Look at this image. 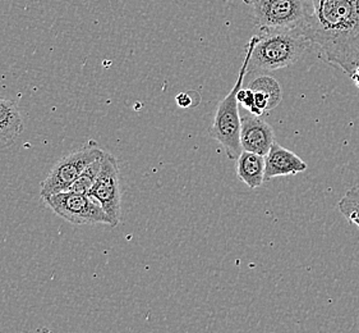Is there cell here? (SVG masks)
I'll return each mask as SVG.
<instances>
[{"instance_id": "cell-1", "label": "cell", "mask_w": 359, "mask_h": 333, "mask_svg": "<svg viewBox=\"0 0 359 333\" xmlns=\"http://www.w3.org/2000/svg\"><path fill=\"white\" fill-rule=\"evenodd\" d=\"M304 35L327 63L352 77L359 67V0H309Z\"/></svg>"}, {"instance_id": "cell-2", "label": "cell", "mask_w": 359, "mask_h": 333, "mask_svg": "<svg viewBox=\"0 0 359 333\" xmlns=\"http://www.w3.org/2000/svg\"><path fill=\"white\" fill-rule=\"evenodd\" d=\"M313 48L302 31L259 32L252 49L247 74L273 72L294 65Z\"/></svg>"}, {"instance_id": "cell-3", "label": "cell", "mask_w": 359, "mask_h": 333, "mask_svg": "<svg viewBox=\"0 0 359 333\" xmlns=\"http://www.w3.org/2000/svg\"><path fill=\"white\" fill-rule=\"evenodd\" d=\"M256 40H257V35L252 37L250 43L247 44L245 60L241 67L237 82L230 90L229 94L219 103L216 108L212 127L208 132L210 138H215L216 141H219L223 145L226 155L231 160H237L243 152L242 144H241L242 118L239 116V110H238V104H239L238 93L243 87V81L248 70V62H250L252 49L256 44Z\"/></svg>"}, {"instance_id": "cell-4", "label": "cell", "mask_w": 359, "mask_h": 333, "mask_svg": "<svg viewBox=\"0 0 359 333\" xmlns=\"http://www.w3.org/2000/svg\"><path fill=\"white\" fill-rule=\"evenodd\" d=\"M251 15L259 32L302 31L311 15L309 0H255Z\"/></svg>"}, {"instance_id": "cell-5", "label": "cell", "mask_w": 359, "mask_h": 333, "mask_svg": "<svg viewBox=\"0 0 359 333\" xmlns=\"http://www.w3.org/2000/svg\"><path fill=\"white\" fill-rule=\"evenodd\" d=\"M43 202L57 213L59 217L71 222L73 225L113 226L114 222L102 209L100 204L87 194H79L72 191H63L55 195L43 197Z\"/></svg>"}, {"instance_id": "cell-6", "label": "cell", "mask_w": 359, "mask_h": 333, "mask_svg": "<svg viewBox=\"0 0 359 333\" xmlns=\"http://www.w3.org/2000/svg\"><path fill=\"white\" fill-rule=\"evenodd\" d=\"M104 152L96 146H90L67 155L51 168L48 177L41 183V197L55 195L67 191L79 178L81 174L95 160L99 159Z\"/></svg>"}, {"instance_id": "cell-7", "label": "cell", "mask_w": 359, "mask_h": 333, "mask_svg": "<svg viewBox=\"0 0 359 333\" xmlns=\"http://www.w3.org/2000/svg\"><path fill=\"white\" fill-rule=\"evenodd\" d=\"M88 195L100 204L102 209L107 211V214L114 222V227L119 225L122 192L119 183V168L111 154H104L100 176Z\"/></svg>"}, {"instance_id": "cell-8", "label": "cell", "mask_w": 359, "mask_h": 333, "mask_svg": "<svg viewBox=\"0 0 359 333\" xmlns=\"http://www.w3.org/2000/svg\"><path fill=\"white\" fill-rule=\"evenodd\" d=\"M275 143L273 127L259 116H245L242 118L241 144L243 152H255L266 157Z\"/></svg>"}, {"instance_id": "cell-9", "label": "cell", "mask_w": 359, "mask_h": 333, "mask_svg": "<svg viewBox=\"0 0 359 333\" xmlns=\"http://www.w3.org/2000/svg\"><path fill=\"white\" fill-rule=\"evenodd\" d=\"M265 163V181L281 176L301 174L307 169V163L304 160L276 141L273 143L270 152H267Z\"/></svg>"}, {"instance_id": "cell-10", "label": "cell", "mask_w": 359, "mask_h": 333, "mask_svg": "<svg viewBox=\"0 0 359 333\" xmlns=\"http://www.w3.org/2000/svg\"><path fill=\"white\" fill-rule=\"evenodd\" d=\"M247 87L252 90L255 96V107L250 112L255 116H261L265 112L273 110L283 100L280 85L271 76L261 74Z\"/></svg>"}, {"instance_id": "cell-11", "label": "cell", "mask_w": 359, "mask_h": 333, "mask_svg": "<svg viewBox=\"0 0 359 333\" xmlns=\"http://www.w3.org/2000/svg\"><path fill=\"white\" fill-rule=\"evenodd\" d=\"M22 131L23 121L15 102L0 99V148L12 145Z\"/></svg>"}, {"instance_id": "cell-12", "label": "cell", "mask_w": 359, "mask_h": 333, "mask_svg": "<svg viewBox=\"0 0 359 333\" xmlns=\"http://www.w3.org/2000/svg\"><path fill=\"white\" fill-rule=\"evenodd\" d=\"M265 157L242 152L237 159V176L250 188H257L265 182Z\"/></svg>"}, {"instance_id": "cell-13", "label": "cell", "mask_w": 359, "mask_h": 333, "mask_svg": "<svg viewBox=\"0 0 359 333\" xmlns=\"http://www.w3.org/2000/svg\"><path fill=\"white\" fill-rule=\"evenodd\" d=\"M102 159H104V155L87 166L86 169L81 174L79 178L74 181L72 186L68 188L67 191L79 192V194H87L88 195L91 188H94L95 183H96L99 176H100L101 169H102Z\"/></svg>"}, {"instance_id": "cell-14", "label": "cell", "mask_w": 359, "mask_h": 333, "mask_svg": "<svg viewBox=\"0 0 359 333\" xmlns=\"http://www.w3.org/2000/svg\"><path fill=\"white\" fill-rule=\"evenodd\" d=\"M339 210L351 223L359 228V188H352L339 202Z\"/></svg>"}, {"instance_id": "cell-15", "label": "cell", "mask_w": 359, "mask_h": 333, "mask_svg": "<svg viewBox=\"0 0 359 333\" xmlns=\"http://www.w3.org/2000/svg\"><path fill=\"white\" fill-rule=\"evenodd\" d=\"M192 95H194V91H191V93H180V94L175 98L177 104L180 105V108H191V107L197 105L198 102H196V100L192 99Z\"/></svg>"}, {"instance_id": "cell-16", "label": "cell", "mask_w": 359, "mask_h": 333, "mask_svg": "<svg viewBox=\"0 0 359 333\" xmlns=\"http://www.w3.org/2000/svg\"><path fill=\"white\" fill-rule=\"evenodd\" d=\"M352 79L355 84H357V86L359 87V67L354 71V73L352 74Z\"/></svg>"}, {"instance_id": "cell-17", "label": "cell", "mask_w": 359, "mask_h": 333, "mask_svg": "<svg viewBox=\"0 0 359 333\" xmlns=\"http://www.w3.org/2000/svg\"><path fill=\"white\" fill-rule=\"evenodd\" d=\"M243 1H245V4H251L255 0H243Z\"/></svg>"}]
</instances>
